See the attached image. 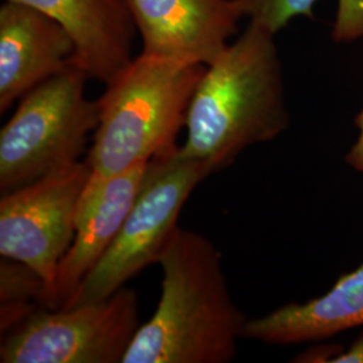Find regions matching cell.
<instances>
[{
    "label": "cell",
    "instance_id": "obj_2",
    "mask_svg": "<svg viewBox=\"0 0 363 363\" xmlns=\"http://www.w3.org/2000/svg\"><path fill=\"white\" fill-rule=\"evenodd\" d=\"M162 296L123 363H229L247 319L232 298L218 249L178 228L160 256Z\"/></svg>",
    "mask_w": 363,
    "mask_h": 363
},
{
    "label": "cell",
    "instance_id": "obj_13",
    "mask_svg": "<svg viewBox=\"0 0 363 363\" xmlns=\"http://www.w3.org/2000/svg\"><path fill=\"white\" fill-rule=\"evenodd\" d=\"M46 286L37 273L26 264L16 259L1 257L0 262V303L1 331L13 330L33 312L30 301L34 300L43 307Z\"/></svg>",
    "mask_w": 363,
    "mask_h": 363
},
{
    "label": "cell",
    "instance_id": "obj_15",
    "mask_svg": "<svg viewBox=\"0 0 363 363\" xmlns=\"http://www.w3.org/2000/svg\"><path fill=\"white\" fill-rule=\"evenodd\" d=\"M331 37L340 43L363 38V0H337Z\"/></svg>",
    "mask_w": 363,
    "mask_h": 363
},
{
    "label": "cell",
    "instance_id": "obj_18",
    "mask_svg": "<svg viewBox=\"0 0 363 363\" xmlns=\"http://www.w3.org/2000/svg\"><path fill=\"white\" fill-rule=\"evenodd\" d=\"M333 363H363V333L351 343L347 350L339 352Z\"/></svg>",
    "mask_w": 363,
    "mask_h": 363
},
{
    "label": "cell",
    "instance_id": "obj_11",
    "mask_svg": "<svg viewBox=\"0 0 363 363\" xmlns=\"http://www.w3.org/2000/svg\"><path fill=\"white\" fill-rule=\"evenodd\" d=\"M48 13L76 42L73 64L106 85L130 65L138 33L130 0H13Z\"/></svg>",
    "mask_w": 363,
    "mask_h": 363
},
{
    "label": "cell",
    "instance_id": "obj_9",
    "mask_svg": "<svg viewBox=\"0 0 363 363\" xmlns=\"http://www.w3.org/2000/svg\"><path fill=\"white\" fill-rule=\"evenodd\" d=\"M76 50L74 39L57 19L6 0L0 7V113L64 70Z\"/></svg>",
    "mask_w": 363,
    "mask_h": 363
},
{
    "label": "cell",
    "instance_id": "obj_6",
    "mask_svg": "<svg viewBox=\"0 0 363 363\" xmlns=\"http://www.w3.org/2000/svg\"><path fill=\"white\" fill-rule=\"evenodd\" d=\"M140 327L139 298L123 286L94 303L35 310L10 330L1 363H123Z\"/></svg>",
    "mask_w": 363,
    "mask_h": 363
},
{
    "label": "cell",
    "instance_id": "obj_5",
    "mask_svg": "<svg viewBox=\"0 0 363 363\" xmlns=\"http://www.w3.org/2000/svg\"><path fill=\"white\" fill-rule=\"evenodd\" d=\"M178 148L148 163L142 189L115 242L62 308L109 298L132 277L159 262L179 228L183 205L195 187L213 174L205 163L182 156Z\"/></svg>",
    "mask_w": 363,
    "mask_h": 363
},
{
    "label": "cell",
    "instance_id": "obj_12",
    "mask_svg": "<svg viewBox=\"0 0 363 363\" xmlns=\"http://www.w3.org/2000/svg\"><path fill=\"white\" fill-rule=\"evenodd\" d=\"M363 325V264L340 276L320 298L289 303L249 319L244 337L268 345L319 342Z\"/></svg>",
    "mask_w": 363,
    "mask_h": 363
},
{
    "label": "cell",
    "instance_id": "obj_4",
    "mask_svg": "<svg viewBox=\"0 0 363 363\" xmlns=\"http://www.w3.org/2000/svg\"><path fill=\"white\" fill-rule=\"evenodd\" d=\"M88 74L70 62L28 91L0 130V191L7 194L79 162L99 125Z\"/></svg>",
    "mask_w": 363,
    "mask_h": 363
},
{
    "label": "cell",
    "instance_id": "obj_3",
    "mask_svg": "<svg viewBox=\"0 0 363 363\" xmlns=\"http://www.w3.org/2000/svg\"><path fill=\"white\" fill-rule=\"evenodd\" d=\"M206 65L140 54L105 85L99 125L85 162L113 177L175 151Z\"/></svg>",
    "mask_w": 363,
    "mask_h": 363
},
{
    "label": "cell",
    "instance_id": "obj_10",
    "mask_svg": "<svg viewBox=\"0 0 363 363\" xmlns=\"http://www.w3.org/2000/svg\"><path fill=\"white\" fill-rule=\"evenodd\" d=\"M148 163L113 177L91 174L78 203L74 240L58 267L54 310L62 308L73 298L115 242L142 189Z\"/></svg>",
    "mask_w": 363,
    "mask_h": 363
},
{
    "label": "cell",
    "instance_id": "obj_7",
    "mask_svg": "<svg viewBox=\"0 0 363 363\" xmlns=\"http://www.w3.org/2000/svg\"><path fill=\"white\" fill-rule=\"evenodd\" d=\"M91 169L77 162L0 199V255L26 264L45 283L43 308L54 310L61 259L76 235L78 203Z\"/></svg>",
    "mask_w": 363,
    "mask_h": 363
},
{
    "label": "cell",
    "instance_id": "obj_1",
    "mask_svg": "<svg viewBox=\"0 0 363 363\" xmlns=\"http://www.w3.org/2000/svg\"><path fill=\"white\" fill-rule=\"evenodd\" d=\"M289 121L274 35L250 22L199 79L178 152L214 174L232 166L249 147L279 138Z\"/></svg>",
    "mask_w": 363,
    "mask_h": 363
},
{
    "label": "cell",
    "instance_id": "obj_16",
    "mask_svg": "<svg viewBox=\"0 0 363 363\" xmlns=\"http://www.w3.org/2000/svg\"><path fill=\"white\" fill-rule=\"evenodd\" d=\"M343 349L339 345H325V346H315L307 350L301 351L295 357L294 362L298 363H325L334 361L339 352Z\"/></svg>",
    "mask_w": 363,
    "mask_h": 363
},
{
    "label": "cell",
    "instance_id": "obj_17",
    "mask_svg": "<svg viewBox=\"0 0 363 363\" xmlns=\"http://www.w3.org/2000/svg\"><path fill=\"white\" fill-rule=\"evenodd\" d=\"M355 124L359 130L357 142L351 147L350 151L346 155V162L351 169L363 174V109L355 118Z\"/></svg>",
    "mask_w": 363,
    "mask_h": 363
},
{
    "label": "cell",
    "instance_id": "obj_8",
    "mask_svg": "<svg viewBox=\"0 0 363 363\" xmlns=\"http://www.w3.org/2000/svg\"><path fill=\"white\" fill-rule=\"evenodd\" d=\"M143 54L208 66L242 16L234 0H130Z\"/></svg>",
    "mask_w": 363,
    "mask_h": 363
},
{
    "label": "cell",
    "instance_id": "obj_14",
    "mask_svg": "<svg viewBox=\"0 0 363 363\" xmlns=\"http://www.w3.org/2000/svg\"><path fill=\"white\" fill-rule=\"evenodd\" d=\"M244 18H249L276 35L296 16H311L318 0H234Z\"/></svg>",
    "mask_w": 363,
    "mask_h": 363
}]
</instances>
